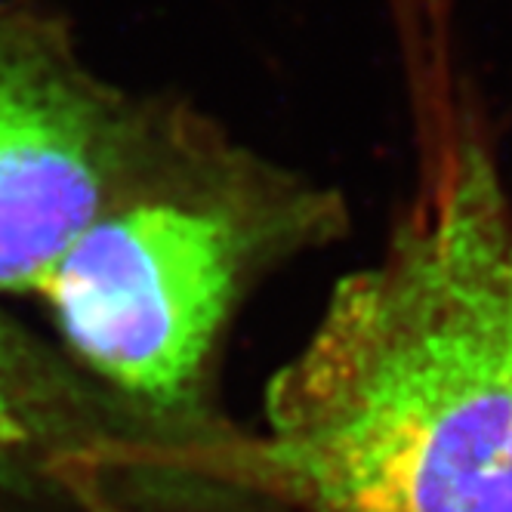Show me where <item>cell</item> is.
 I'll use <instances>...</instances> for the list:
<instances>
[{"mask_svg":"<svg viewBox=\"0 0 512 512\" xmlns=\"http://www.w3.org/2000/svg\"><path fill=\"white\" fill-rule=\"evenodd\" d=\"M216 479L297 512H512V207L479 136L334 284Z\"/></svg>","mask_w":512,"mask_h":512,"instance_id":"6da1fadb","label":"cell"},{"mask_svg":"<svg viewBox=\"0 0 512 512\" xmlns=\"http://www.w3.org/2000/svg\"><path fill=\"white\" fill-rule=\"evenodd\" d=\"M327 189L189 118L167 158L41 281L68 349L158 426L195 445L210 364L256 281L343 232Z\"/></svg>","mask_w":512,"mask_h":512,"instance_id":"7a4b0ae2","label":"cell"},{"mask_svg":"<svg viewBox=\"0 0 512 512\" xmlns=\"http://www.w3.org/2000/svg\"><path fill=\"white\" fill-rule=\"evenodd\" d=\"M182 127L87 78L47 31H0V290H38Z\"/></svg>","mask_w":512,"mask_h":512,"instance_id":"3957f363","label":"cell"},{"mask_svg":"<svg viewBox=\"0 0 512 512\" xmlns=\"http://www.w3.org/2000/svg\"><path fill=\"white\" fill-rule=\"evenodd\" d=\"M81 392L0 315V454H44L47 466L65 454H99L112 460L133 438L84 432Z\"/></svg>","mask_w":512,"mask_h":512,"instance_id":"277c9868","label":"cell"},{"mask_svg":"<svg viewBox=\"0 0 512 512\" xmlns=\"http://www.w3.org/2000/svg\"><path fill=\"white\" fill-rule=\"evenodd\" d=\"M47 469L68 491V497L78 503V512H145L133 503H124L112 488H108V482H105L108 469L90 451L65 454V457L53 460Z\"/></svg>","mask_w":512,"mask_h":512,"instance_id":"5b68a950","label":"cell"},{"mask_svg":"<svg viewBox=\"0 0 512 512\" xmlns=\"http://www.w3.org/2000/svg\"><path fill=\"white\" fill-rule=\"evenodd\" d=\"M411 7H417V10H432L435 7V0H408Z\"/></svg>","mask_w":512,"mask_h":512,"instance_id":"8992f818","label":"cell"}]
</instances>
